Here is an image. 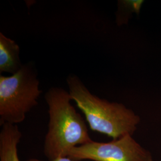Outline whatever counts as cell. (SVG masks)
<instances>
[{"label": "cell", "mask_w": 161, "mask_h": 161, "mask_svg": "<svg viewBox=\"0 0 161 161\" xmlns=\"http://www.w3.org/2000/svg\"><path fill=\"white\" fill-rule=\"evenodd\" d=\"M22 134L17 125L4 124L0 131V161H20L18 144Z\"/></svg>", "instance_id": "obj_5"}, {"label": "cell", "mask_w": 161, "mask_h": 161, "mask_svg": "<svg viewBox=\"0 0 161 161\" xmlns=\"http://www.w3.org/2000/svg\"><path fill=\"white\" fill-rule=\"evenodd\" d=\"M66 82L72 100L84 114L91 130L113 139L132 136L136 131L140 118L132 110L92 94L76 75H69Z\"/></svg>", "instance_id": "obj_2"}, {"label": "cell", "mask_w": 161, "mask_h": 161, "mask_svg": "<svg viewBox=\"0 0 161 161\" xmlns=\"http://www.w3.org/2000/svg\"><path fill=\"white\" fill-rule=\"evenodd\" d=\"M34 64H23L11 76L0 75V125H17L38 104L42 91Z\"/></svg>", "instance_id": "obj_3"}, {"label": "cell", "mask_w": 161, "mask_h": 161, "mask_svg": "<svg viewBox=\"0 0 161 161\" xmlns=\"http://www.w3.org/2000/svg\"><path fill=\"white\" fill-rule=\"evenodd\" d=\"M26 161H44L42 160H40L38 159H35V158H32V159H29ZM77 161L74 159H72L71 158H69L68 156H65V157H60V158H58L57 159H55L54 160L52 161Z\"/></svg>", "instance_id": "obj_7"}, {"label": "cell", "mask_w": 161, "mask_h": 161, "mask_svg": "<svg viewBox=\"0 0 161 161\" xmlns=\"http://www.w3.org/2000/svg\"><path fill=\"white\" fill-rule=\"evenodd\" d=\"M23 64L20 58V47L14 40L0 32V74H15Z\"/></svg>", "instance_id": "obj_6"}, {"label": "cell", "mask_w": 161, "mask_h": 161, "mask_svg": "<svg viewBox=\"0 0 161 161\" xmlns=\"http://www.w3.org/2000/svg\"><path fill=\"white\" fill-rule=\"evenodd\" d=\"M49 122L44 153L48 161L68 156L71 150L90 143L86 121L71 104L69 92L60 87H52L45 94Z\"/></svg>", "instance_id": "obj_1"}, {"label": "cell", "mask_w": 161, "mask_h": 161, "mask_svg": "<svg viewBox=\"0 0 161 161\" xmlns=\"http://www.w3.org/2000/svg\"><path fill=\"white\" fill-rule=\"evenodd\" d=\"M68 156L77 161H153L151 153L131 135L106 143L92 140L71 150Z\"/></svg>", "instance_id": "obj_4"}]
</instances>
